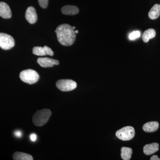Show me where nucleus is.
I'll use <instances>...</instances> for the list:
<instances>
[{
  "label": "nucleus",
  "mask_w": 160,
  "mask_h": 160,
  "mask_svg": "<svg viewBox=\"0 0 160 160\" xmlns=\"http://www.w3.org/2000/svg\"><path fill=\"white\" fill-rule=\"evenodd\" d=\"M58 40L60 44L64 46H70L75 41L76 33L72 26L68 24H62L56 29Z\"/></svg>",
  "instance_id": "obj_1"
},
{
  "label": "nucleus",
  "mask_w": 160,
  "mask_h": 160,
  "mask_svg": "<svg viewBox=\"0 0 160 160\" xmlns=\"http://www.w3.org/2000/svg\"><path fill=\"white\" fill-rule=\"evenodd\" d=\"M51 111L49 109H41L36 112L32 117V122L35 126H42L46 124L51 115Z\"/></svg>",
  "instance_id": "obj_2"
},
{
  "label": "nucleus",
  "mask_w": 160,
  "mask_h": 160,
  "mask_svg": "<svg viewBox=\"0 0 160 160\" xmlns=\"http://www.w3.org/2000/svg\"><path fill=\"white\" fill-rule=\"evenodd\" d=\"M20 78L24 82L32 85L38 82L39 79V75L35 70L28 69L20 72Z\"/></svg>",
  "instance_id": "obj_3"
},
{
  "label": "nucleus",
  "mask_w": 160,
  "mask_h": 160,
  "mask_svg": "<svg viewBox=\"0 0 160 160\" xmlns=\"http://www.w3.org/2000/svg\"><path fill=\"white\" fill-rule=\"evenodd\" d=\"M116 135L118 138L122 141H129L133 138L135 135V130L132 126L123 127L117 132Z\"/></svg>",
  "instance_id": "obj_4"
},
{
  "label": "nucleus",
  "mask_w": 160,
  "mask_h": 160,
  "mask_svg": "<svg viewBox=\"0 0 160 160\" xmlns=\"http://www.w3.org/2000/svg\"><path fill=\"white\" fill-rule=\"evenodd\" d=\"M57 87L63 92H68L74 90L76 88L77 84L75 82L70 79L58 80L56 84Z\"/></svg>",
  "instance_id": "obj_5"
},
{
  "label": "nucleus",
  "mask_w": 160,
  "mask_h": 160,
  "mask_svg": "<svg viewBox=\"0 0 160 160\" xmlns=\"http://www.w3.org/2000/svg\"><path fill=\"white\" fill-rule=\"evenodd\" d=\"M15 45L14 39L9 34L0 32V47L4 50H9Z\"/></svg>",
  "instance_id": "obj_6"
},
{
  "label": "nucleus",
  "mask_w": 160,
  "mask_h": 160,
  "mask_svg": "<svg viewBox=\"0 0 160 160\" xmlns=\"http://www.w3.org/2000/svg\"><path fill=\"white\" fill-rule=\"evenodd\" d=\"M32 53L36 55L40 56L46 55L52 56L54 55L52 50L47 46H45L44 47H39V46L33 47L32 49Z\"/></svg>",
  "instance_id": "obj_7"
},
{
  "label": "nucleus",
  "mask_w": 160,
  "mask_h": 160,
  "mask_svg": "<svg viewBox=\"0 0 160 160\" xmlns=\"http://www.w3.org/2000/svg\"><path fill=\"white\" fill-rule=\"evenodd\" d=\"M37 62L40 66L44 68L52 67L54 65H58L59 64V62L58 60L48 58H38Z\"/></svg>",
  "instance_id": "obj_8"
},
{
  "label": "nucleus",
  "mask_w": 160,
  "mask_h": 160,
  "mask_svg": "<svg viewBox=\"0 0 160 160\" xmlns=\"http://www.w3.org/2000/svg\"><path fill=\"white\" fill-rule=\"evenodd\" d=\"M25 17L28 22L33 24L36 22L38 20V16L34 7H29L26 10Z\"/></svg>",
  "instance_id": "obj_9"
},
{
  "label": "nucleus",
  "mask_w": 160,
  "mask_h": 160,
  "mask_svg": "<svg viewBox=\"0 0 160 160\" xmlns=\"http://www.w3.org/2000/svg\"><path fill=\"white\" fill-rule=\"evenodd\" d=\"M0 16L5 19L10 18L12 16L9 6L4 2H0Z\"/></svg>",
  "instance_id": "obj_10"
},
{
  "label": "nucleus",
  "mask_w": 160,
  "mask_h": 160,
  "mask_svg": "<svg viewBox=\"0 0 160 160\" xmlns=\"http://www.w3.org/2000/svg\"><path fill=\"white\" fill-rule=\"evenodd\" d=\"M159 144L157 143L147 144L143 148L144 153L146 155H150L158 151Z\"/></svg>",
  "instance_id": "obj_11"
},
{
  "label": "nucleus",
  "mask_w": 160,
  "mask_h": 160,
  "mask_svg": "<svg viewBox=\"0 0 160 160\" xmlns=\"http://www.w3.org/2000/svg\"><path fill=\"white\" fill-rule=\"evenodd\" d=\"M159 126V123L157 122H149L144 124L143 129L146 132H154L158 130Z\"/></svg>",
  "instance_id": "obj_12"
},
{
  "label": "nucleus",
  "mask_w": 160,
  "mask_h": 160,
  "mask_svg": "<svg viewBox=\"0 0 160 160\" xmlns=\"http://www.w3.org/2000/svg\"><path fill=\"white\" fill-rule=\"evenodd\" d=\"M79 11L78 8L77 6L70 5L64 6L62 9V12L63 14L69 15L78 14Z\"/></svg>",
  "instance_id": "obj_13"
},
{
  "label": "nucleus",
  "mask_w": 160,
  "mask_h": 160,
  "mask_svg": "<svg viewBox=\"0 0 160 160\" xmlns=\"http://www.w3.org/2000/svg\"><path fill=\"white\" fill-rule=\"evenodd\" d=\"M160 15V5L155 4L150 9L149 12V17L151 19H156L159 17Z\"/></svg>",
  "instance_id": "obj_14"
},
{
  "label": "nucleus",
  "mask_w": 160,
  "mask_h": 160,
  "mask_svg": "<svg viewBox=\"0 0 160 160\" xmlns=\"http://www.w3.org/2000/svg\"><path fill=\"white\" fill-rule=\"evenodd\" d=\"M14 160H32L33 158L31 155L24 152H16L12 156Z\"/></svg>",
  "instance_id": "obj_15"
},
{
  "label": "nucleus",
  "mask_w": 160,
  "mask_h": 160,
  "mask_svg": "<svg viewBox=\"0 0 160 160\" xmlns=\"http://www.w3.org/2000/svg\"><path fill=\"white\" fill-rule=\"evenodd\" d=\"M156 31L154 29H149L144 32L142 37L143 42H148L149 40L154 38L156 36Z\"/></svg>",
  "instance_id": "obj_16"
},
{
  "label": "nucleus",
  "mask_w": 160,
  "mask_h": 160,
  "mask_svg": "<svg viewBox=\"0 0 160 160\" xmlns=\"http://www.w3.org/2000/svg\"><path fill=\"white\" fill-rule=\"evenodd\" d=\"M132 149L129 147H123L121 149V157L123 160H129L131 158Z\"/></svg>",
  "instance_id": "obj_17"
},
{
  "label": "nucleus",
  "mask_w": 160,
  "mask_h": 160,
  "mask_svg": "<svg viewBox=\"0 0 160 160\" xmlns=\"http://www.w3.org/2000/svg\"><path fill=\"white\" fill-rule=\"evenodd\" d=\"M141 33L139 31H136L131 32L129 36V38L130 40H133L139 38Z\"/></svg>",
  "instance_id": "obj_18"
},
{
  "label": "nucleus",
  "mask_w": 160,
  "mask_h": 160,
  "mask_svg": "<svg viewBox=\"0 0 160 160\" xmlns=\"http://www.w3.org/2000/svg\"><path fill=\"white\" fill-rule=\"evenodd\" d=\"M49 0H38V3L40 6L43 9H46L48 6Z\"/></svg>",
  "instance_id": "obj_19"
},
{
  "label": "nucleus",
  "mask_w": 160,
  "mask_h": 160,
  "mask_svg": "<svg viewBox=\"0 0 160 160\" xmlns=\"http://www.w3.org/2000/svg\"><path fill=\"white\" fill-rule=\"evenodd\" d=\"M29 138H30V139L32 142H34L36 141L37 136V135L35 133H33L30 134Z\"/></svg>",
  "instance_id": "obj_20"
},
{
  "label": "nucleus",
  "mask_w": 160,
  "mask_h": 160,
  "mask_svg": "<svg viewBox=\"0 0 160 160\" xmlns=\"http://www.w3.org/2000/svg\"><path fill=\"white\" fill-rule=\"evenodd\" d=\"M14 134L16 137L21 138L22 136V132L20 130H16L14 132Z\"/></svg>",
  "instance_id": "obj_21"
},
{
  "label": "nucleus",
  "mask_w": 160,
  "mask_h": 160,
  "mask_svg": "<svg viewBox=\"0 0 160 160\" xmlns=\"http://www.w3.org/2000/svg\"><path fill=\"white\" fill-rule=\"evenodd\" d=\"M151 160H160V158H159L157 155H153L151 158H150Z\"/></svg>",
  "instance_id": "obj_22"
},
{
  "label": "nucleus",
  "mask_w": 160,
  "mask_h": 160,
  "mask_svg": "<svg viewBox=\"0 0 160 160\" xmlns=\"http://www.w3.org/2000/svg\"><path fill=\"white\" fill-rule=\"evenodd\" d=\"M75 32L76 33H78V30H75Z\"/></svg>",
  "instance_id": "obj_23"
},
{
  "label": "nucleus",
  "mask_w": 160,
  "mask_h": 160,
  "mask_svg": "<svg viewBox=\"0 0 160 160\" xmlns=\"http://www.w3.org/2000/svg\"><path fill=\"white\" fill-rule=\"evenodd\" d=\"M72 28H73V29H74L76 28L75 27H74V26H73V27H72Z\"/></svg>",
  "instance_id": "obj_24"
}]
</instances>
